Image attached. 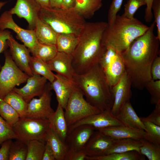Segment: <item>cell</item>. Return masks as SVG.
I'll use <instances>...</instances> for the list:
<instances>
[{
    "mask_svg": "<svg viewBox=\"0 0 160 160\" xmlns=\"http://www.w3.org/2000/svg\"><path fill=\"white\" fill-rule=\"evenodd\" d=\"M155 26L154 21L143 34L120 53L132 87L139 90H143L145 84L152 79L151 67L160 53V40L154 34Z\"/></svg>",
    "mask_w": 160,
    "mask_h": 160,
    "instance_id": "obj_1",
    "label": "cell"
},
{
    "mask_svg": "<svg viewBox=\"0 0 160 160\" xmlns=\"http://www.w3.org/2000/svg\"><path fill=\"white\" fill-rule=\"evenodd\" d=\"M107 25V23L103 21L86 23L72 55L76 73L83 74L99 63L106 49L102 39Z\"/></svg>",
    "mask_w": 160,
    "mask_h": 160,
    "instance_id": "obj_2",
    "label": "cell"
},
{
    "mask_svg": "<svg viewBox=\"0 0 160 160\" xmlns=\"http://www.w3.org/2000/svg\"><path fill=\"white\" fill-rule=\"evenodd\" d=\"M73 81L90 104L101 111L111 110L113 103L111 87L99 63L83 74L75 73Z\"/></svg>",
    "mask_w": 160,
    "mask_h": 160,
    "instance_id": "obj_3",
    "label": "cell"
},
{
    "mask_svg": "<svg viewBox=\"0 0 160 160\" xmlns=\"http://www.w3.org/2000/svg\"><path fill=\"white\" fill-rule=\"evenodd\" d=\"M149 27L135 18L129 19L117 15L112 23H107L103 35V44L105 47L122 52Z\"/></svg>",
    "mask_w": 160,
    "mask_h": 160,
    "instance_id": "obj_4",
    "label": "cell"
},
{
    "mask_svg": "<svg viewBox=\"0 0 160 160\" xmlns=\"http://www.w3.org/2000/svg\"><path fill=\"white\" fill-rule=\"evenodd\" d=\"M39 18L57 33L71 34L79 36L86 22L74 8H41Z\"/></svg>",
    "mask_w": 160,
    "mask_h": 160,
    "instance_id": "obj_5",
    "label": "cell"
},
{
    "mask_svg": "<svg viewBox=\"0 0 160 160\" xmlns=\"http://www.w3.org/2000/svg\"><path fill=\"white\" fill-rule=\"evenodd\" d=\"M12 127L17 139L26 142L33 140L45 141L51 129L49 121L46 118H20Z\"/></svg>",
    "mask_w": 160,
    "mask_h": 160,
    "instance_id": "obj_6",
    "label": "cell"
},
{
    "mask_svg": "<svg viewBox=\"0 0 160 160\" xmlns=\"http://www.w3.org/2000/svg\"><path fill=\"white\" fill-rule=\"evenodd\" d=\"M81 90L76 85L64 109V113L68 127L90 116L101 111L84 98Z\"/></svg>",
    "mask_w": 160,
    "mask_h": 160,
    "instance_id": "obj_7",
    "label": "cell"
},
{
    "mask_svg": "<svg viewBox=\"0 0 160 160\" xmlns=\"http://www.w3.org/2000/svg\"><path fill=\"white\" fill-rule=\"evenodd\" d=\"M4 65L0 71V99L12 91L16 86L26 82L29 77L15 64L9 52H4Z\"/></svg>",
    "mask_w": 160,
    "mask_h": 160,
    "instance_id": "obj_8",
    "label": "cell"
},
{
    "mask_svg": "<svg viewBox=\"0 0 160 160\" xmlns=\"http://www.w3.org/2000/svg\"><path fill=\"white\" fill-rule=\"evenodd\" d=\"M100 63L111 87L116 84L125 72L120 52L106 47Z\"/></svg>",
    "mask_w": 160,
    "mask_h": 160,
    "instance_id": "obj_9",
    "label": "cell"
},
{
    "mask_svg": "<svg viewBox=\"0 0 160 160\" xmlns=\"http://www.w3.org/2000/svg\"><path fill=\"white\" fill-rule=\"evenodd\" d=\"M12 14L6 11L0 16V30L10 29L15 32L19 39L31 53L38 42L33 30L25 29L14 21Z\"/></svg>",
    "mask_w": 160,
    "mask_h": 160,
    "instance_id": "obj_10",
    "label": "cell"
},
{
    "mask_svg": "<svg viewBox=\"0 0 160 160\" xmlns=\"http://www.w3.org/2000/svg\"><path fill=\"white\" fill-rule=\"evenodd\" d=\"M50 82H47L42 95L33 98L28 103L25 117L49 119L54 111L51 105L52 93Z\"/></svg>",
    "mask_w": 160,
    "mask_h": 160,
    "instance_id": "obj_11",
    "label": "cell"
},
{
    "mask_svg": "<svg viewBox=\"0 0 160 160\" xmlns=\"http://www.w3.org/2000/svg\"><path fill=\"white\" fill-rule=\"evenodd\" d=\"M131 87L130 79L125 71L118 82L111 87L113 103L111 112L114 116L116 115L126 103L130 102Z\"/></svg>",
    "mask_w": 160,
    "mask_h": 160,
    "instance_id": "obj_12",
    "label": "cell"
},
{
    "mask_svg": "<svg viewBox=\"0 0 160 160\" xmlns=\"http://www.w3.org/2000/svg\"><path fill=\"white\" fill-rule=\"evenodd\" d=\"M83 125L90 126L95 130L113 126L124 125L112 114L111 110H106L90 116L69 126L68 132Z\"/></svg>",
    "mask_w": 160,
    "mask_h": 160,
    "instance_id": "obj_13",
    "label": "cell"
},
{
    "mask_svg": "<svg viewBox=\"0 0 160 160\" xmlns=\"http://www.w3.org/2000/svg\"><path fill=\"white\" fill-rule=\"evenodd\" d=\"M41 9L36 0H17L15 5L9 11L12 15L25 19L29 29L33 30Z\"/></svg>",
    "mask_w": 160,
    "mask_h": 160,
    "instance_id": "obj_14",
    "label": "cell"
},
{
    "mask_svg": "<svg viewBox=\"0 0 160 160\" xmlns=\"http://www.w3.org/2000/svg\"><path fill=\"white\" fill-rule=\"evenodd\" d=\"M7 43L9 47V52L15 64L29 76H32L29 65L31 56L29 49L23 44H20L16 41L11 34Z\"/></svg>",
    "mask_w": 160,
    "mask_h": 160,
    "instance_id": "obj_15",
    "label": "cell"
},
{
    "mask_svg": "<svg viewBox=\"0 0 160 160\" xmlns=\"http://www.w3.org/2000/svg\"><path fill=\"white\" fill-rule=\"evenodd\" d=\"M95 130L90 126L83 125L69 132L65 141L69 151L76 152L84 149Z\"/></svg>",
    "mask_w": 160,
    "mask_h": 160,
    "instance_id": "obj_16",
    "label": "cell"
},
{
    "mask_svg": "<svg viewBox=\"0 0 160 160\" xmlns=\"http://www.w3.org/2000/svg\"><path fill=\"white\" fill-rule=\"evenodd\" d=\"M47 80L39 75L29 76L26 84L20 88L15 87L12 91L20 96L28 103L35 96L40 97L43 93Z\"/></svg>",
    "mask_w": 160,
    "mask_h": 160,
    "instance_id": "obj_17",
    "label": "cell"
},
{
    "mask_svg": "<svg viewBox=\"0 0 160 160\" xmlns=\"http://www.w3.org/2000/svg\"><path fill=\"white\" fill-rule=\"evenodd\" d=\"M115 140V139L105 135L97 130L94 132L84 149L88 156L105 155Z\"/></svg>",
    "mask_w": 160,
    "mask_h": 160,
    "instance_id": "obj_18",
    "label": "cell"
},
{
    "mask_svg": "<svg viewBox=\"0 0 160 160\" xmlns=\"http://www.w3.org/2000/svg\"><path fill=\"white\" fill-rule=\"evenodd\" d=\"M47 63L52 71L73 81L76 73L72 65V55L58 52L56 56Z\"/></svg>",
    "mask_w": 160,
    "mask_h": 160,
    "instance_id": "obj_19",
    "label": "cell"
},
{
    "mask_svg": "<svg viewBox=\"0 0 160 160\" xmlns=\"http://www.w3.org/2000/svg\"><path fill=\"white\" fill-rule=\"evenodd\" d=\"M54 76V80L50 83V88L55 92L58 104L64 109L76 85L73 81L57 74Z\"/></svg>",
    "mask_w": 160,
    "mask_h": 160,
    "instance_id": "obj_20",
    "label": "cell"
},
{
    "mask_svg": "<svg viewBox=\"0 0 160 160\" xmlns=\"http://www.w3.org/2000/svg\"><path fill=\"white\" fill-rule=\"evenodd\" d=\"M98 130L102 134L115 140L130 138L140 140L144 138L146 134L144 130L124 125L113 126Z\"/></svg>",
    "mask_w": 160,
    "mask_h": 160,
    "instance_id": "obj_21",
    "label": "cell"
},
{
    "mask_svg": "<svg viewBox=\"0 0 160 160\" xmlns=\"http://www.w3.org/2000/svg\"><path fill=\"white\" fill-rule=\"evenodd\" d=\"M116 117L125 126L146 130L143 122L137 115L130 102H127L122 106Z\"/></svg>",
    "mask_w": 160,
    "mask_h": 160,
    "instance_id": "obj_22",
    "label": "cell"
},
{
    "mask_svg": "<svg viewBox=\"0 0 160 160\" xmlns=\"http://www.w3.org/2000/svg\"><path fill=\"white\" fill-rule=\"evenodd\" d=\"M64 109L58 104L56 110L48 119L51 128L63 141L66 140L68 133V127L65 117Z\"/></svg>",
    "mask_w": 160,
    "mask_h": 160,
    "instance_id": "obj_23",
    "label": "cell"
},
{
    "mask_svg": "<svg viewBox=\"0 0 160 160\" xmlns=\"http://www.w3.org/2000/svg\"><path fill=\"white\" fill-rule=\"evenodd\" d=\"M33 30L39 42L48 45H56L58 33L39 17Z\"/></svg>",
    "mask_w": 160,
    "mask_h": 160,
    "instance_id": "obj_24",
    "label": "cell"
},
{
    "mask_svg": "<svg viewBox=\"0 0 160 160\" xmlns=\"http://www.w3.org/2000/svg\"><path fill=\"white\" fill-rule=\"evenodd\" d=\"M45 141L50 145L55 160H65L69 151L68 147L65 142L51 128L47 135Z\"/></svg>",
    "mask_w": 160,
    "mask_h": 160,
    "instance_id": "obj_25",
    "label": "cell"
},
{
    "mask_svg": "<svg viewBox=\"0 0 160 160\" xmlns=\"http://www.w3.org/2000/svg\"><path fill=\"white\" fill-rule=\"evenodd\" d=\"M102 5V0H76L73 8L84 19L90 18Z\"/></svg>",
    "mask_w": 160,
    "mask_h": 160,
    "instance_id": "obj_26",
    "label": "cell"
},
{
    "mask_svg": "<svg viewBox=\"0 0 160 160\" xmlns=\"http://www.w3.org/2000/svg\"><path fill=\"white\" fill-rule=\"evenodd\" d=\"M141 145L140 140L130 138L115 140L105 155L113 153H124L132 150L140 153Z\"/></svg>",
    "mask_w": 160,
    "mask_h": 160,
    "instance_id": "obj_27",
    "label": "cell"
},
{
    "mask_svg": "<svg viewBox=\"0 0 160 160\" xmlns=\"http://www.w3.org/2000/svg\"><path fill=\"white\" fill-rule=\"evenodd\" d=\"M79 41V36L71 34L58 33L56 46L58 52L72 55Z\"/></svg>",
    "mask_w": 160,
    "mask_h": 160,
    "instance_id": "obj_28",
    "label": "cell"
},
{
    "mask_svg": "<svg viewBox=\"0 0 160 160\" xmlns=\"http://www.w3.org/2000/svg\"><path fill=\"white\" fill-rule=\"evenodd\" d=\"M87 160H145L144 156L138 151L132 150L121 153H113L102 156H87Z\"/></svg>",
    "mask_w": 160,
    "mask_h": 160,
    "instance_id": "obj_29",
    "label": "cell"
},
{
    "mask_svg": "<svg viewBox=\"0 0 160 160\" xmlns=\"http://www.w3.org/2000/svg\"><path fill=\"white\" fill-rule=\"evenodd\" d=\"M29 65L33 75H39L51 83L54 79L55 74L50 69L47 63L41 59L31 56Z\"/></svg>",
    "mask_w": 160,
    "mask_h": 160,
    "instance_id": "obj_30",
    "label": "cell"
},
{
    "mask_svg": "<svg viewBox=\"0 0 160 160\" xmlns=\"http://www.w3.org/2000/svg\"><path fill=\"white\" fill-rule=\"evenodd\" d=\"M57 52L56 45L43 44L38 41L31 53L33 56L47 63L52 60Z\"/></svg>",
    "mask_w": 160,
    "mask_h": 160,
    "instance_id": "obj_31",
    "label": "cell"
},
{
    "mask_svg": "<svg viewBox=\"0 0 160 160\" xmlns=\"http://www.w3.org/2000/svg\"><path fill=\"white\" fill-rule=\"evenodd\" d=\"M3 99L17 112L20 118L25 117L28 103L19 95L12 91Z\"/></svg>",
    "mask_w": 160,
    "mask_h": 160,
    "instance_id": "obj_32",
    "label": "cell"
},
{
    "mask_svg": "<svg viewBox=\"0 0 160 160\" xmlns=\"http://www.w3.org/2000/svg\"><path fill=\"white\" fill-rule=\"evenodd\" d=\"M45 141L33 140L27 142V153L25 160H42Z\"/></svg>",
    "mask_w": 160,
    "mask_h": 160,
    "instance_id": "obj_33",
    "label": "cell"
},
{
    "mask_svg": "<svg viewBox=\"0 0 160 160\" xmlns=\"http://www.w3.org/2000/svg\"><path fill=\"white\" fill-rule=\"evenodd\" d=\"M27 153V142L16 139L11 145L9 160H25Z\"/></svg>",
    "mask_w": 160,
    "mask_h": 160,
    "instance_id": "obj_34",
    "label": "cell"
},
{
    "mask_svg": "<svg viewBox=\"0 0 160 160\" xmlns=\"http://www.w3.org/2000/svg\"><path fill=\"white\" fill-rule=\"evenodd\" d=\"M0 116L11 126L19 119L17 112L3 99H0Z\"/></svg>",
    "mask_w": 160,
    "mask_h": 160,
    "instance_id": "obj_35",
    "label": "cell"
},
{
    "mask_svg": "<svg viewBox=\"0 0 160 160\" xmlns=\"http://www.w3.org/2000/svg\"><path fill=\"white\" fill-rule=\"evenodd\" d=\"M141 145L140 153L149 160H160V146H158L144 138L140 140Z\"/></svg>",
    "mask_w": 160,
    "mask_h": 160,
    "instance_id": "obj_36",
    "label": "cell"
},
{
    "mask_svg": "<svg viewBox=\"0 0 160 160\" xmlns=\"http://www.w3.org/2000/svg\"><path fill=\"white\" fill-rule=\"evenodd\" d=\"M142 121L146 128L144 139L160 146V126L148 121Z\"/></svg>",
    "mask_w": 160,
    "mask_h": 160,
    "instance_id": "obj_37",
    "label": "cell"
},
{
    "mask_svg": "<svg viewBox=\"0 0 160 160\" xmlns=\"http://www.w3.org/2000/svg\"><path fill=\"white\" fill-rule=\"evenodd\" d=\"M145 88L151 95V104L156 105L160 102V80L151 79L145 84Z\"/></svg>",
    "mask_w": 160,
    "mask_h": 160,
    "instance_id": "obj_38",
    "label": "cell"
},
{
    "mask_svg": "<svg viewBox=\"0 0 160 160\" xmlns=\"http://www.w3.org/2000/svg\"><path fill=\"white\" fill-rule=\"evenodd\" d=\"M144 5H146L145 0H128L124 5V12L121 15L124 18L133 19L139 8Z\"/></svg>",
    "mask_w": 160,
    "mask_h": 160,
    "instance_id": "obj_39",
    "label": "cell"
},
{
    "mask_svg": "<svg viewBox=\"0 0 160 160\" xmlns=\"http://www.w3.org/2000/svg\"><path fill=\"white\" fill-rule=\"evenodd\" d=\"M17 139L12 127L0 116V145L6 140Z\"/></svg>",
    "mask_w": 160,
    "mask_h": 160,
    "instance_id": "obj_40",
    "label": "cell"
},
{
    "mask_svg": "<svg viewBox=\"0 0 160 160\" xmlns=\"http://www.w3.org/2000/svg\"><path fill=\"white\" fill-rule=\"evenodd\" d=\"M123 0H112L108 11V24H111L114 21L117 13L121 9Z\"/></svg>",
    "mask_w": 160,
    "mask_h": 160,
    "instance_id": "obj_41",
    "label": "cell"
},
{
    "mask_svg": "<svg viewBox=\"0 0 160 160\" xmlns=\"http://www.w3.org/2000/svg\"><path fill=\"white\" fill-rule=\"evenodd\" d=\"M157 27L156 36L160 40V0H153L151 7Z\"/></svg>",
    "mask_w": 160,
    "mask_h": 160,
    "instance_id": "obj_42",
    "label": "cell"
},
{
    "mask_svg": "<svg viewBox=\"0 0 160 160\" xmlns=\"http://www.w3.org/2000/svg\"><path fill=\"white\" fill-rule=\"evenodd\" d=\"M152 112L146 117H141L142 121H148L160 126V102L155 105Z\"/></svg>",
    "mask_w": 160,
    "mask_h": 160,
    "instance_id": "obj_43",
    "label": "cell"
},
{
    "mask_svg": "<svg viewBox=\"0 0 160 160\" xmlns=\"http://www.w3.org/2000/svg\"><path fill=\"white\" fill-rule=\"evenodd\" d=\"M152 79L160 80V57L157 56L153 61L151 69Z\"/></svg>",
    "mask_w": 160,
    "mask_h": 160,
    "instance_id": "obj_44",
    "label": "cell"
},
{
    "mask_svg": "<svg viewBox=\"0 0 160 160\" xmlns=\"http://www.w3.org/2000/svg\"><path fill=\"white\" fill-rule=\"evenodd\" d=\"M12 140H8L4 141L0 148V160H9V153Z\"/></svg>",
    "mask_w": 160,
    "mask_h": 160,
    "instance_id": "obj_45",
    "label": "cell"
},
{
    "mask_svg": "<svg viewBox=\"0 0 160 160\" xmlns=\"http://www.w3.org/2000/svg\"><path fill=\"white\" fill-rule=\"evenodd\" d=\"M11 35V32L8 30H0V53L4 51L8 46L7 41Z\"/></svg>",
    "mask_w": 160,
    "mask_h": 160,
    "instance_id": "obj_46",
    "label": "cell"
},
{
    "mask_svg": "<svg viewBox=\"0 0 160 160\" xmlns=\"http://www.w3.org/2000/svg\"><path fill=\"white\" fill-rule=\"evenodd\" d=\"M87 156L84 149L76 152L69 151L65 160H84Z\"/></svg>",
    "mask_w": 160,
    "mask_h": 160,
    "instance_id": "obj_47",
    "label": "cell"
},
{
    "mask_svg": "<svg viewBox=\"0 0 160 160\" xmlns=\"http://www.w3.org/2000/svg\"><path fill=\"white\" fill-rule=\"evenodd\" d=\"M146 6L145 11L144 19L147 23L151 22L153 18L152 5L153 0H145Z\"/></svg>",
    "mask_w": 160,
    "mask_h": 160,
    "instance_id": "obj_48",
    "label": "cell"
},
{
    "mask_svg": "<svg viewBox=\"0 0 160 160\" xmlns=\"http://www.w3.org/2000/svg\"><path fill=\"white\" fill-rule=\"evenodd\" d=\"M55 160V159L53 152L49 144L47 142H46L42 160Z\"/></svg>",
    "mask_w": 160,
    "mask_h": 160,
    "instance_id": "obj_49",
    "label": "cell"
},
{
    "mask_svg": "<svg viewBox=\"0 0 160 160\" xmlns=\"http://www.w3.org/2000/svg\"><path fill=\"white\" fill-rule=\"evenodd\" d=\"M76 0H62L61 8L69 9L73 8Z\"/></svg>",
    "mask_w": 160,
    "mask_h": 160,
    "instance_id": "obj_50",
    "label": "cell"
},
{
    "mask_svg": "<svg viewBox=\"0 0 160 160\" xmlns=\"http://www.w3.org/2000/svg\"><path fill=\"white\" fill-rule=\"evenodd\" d=\"M40 5L41 8L50 7V0H36Z\"/></svg>",
    "mask_w": 160,
    "mask_h": 160,
    "instance_id": "obj_51",
    "label": "cell"
},
{
    "mask_svg": "<svg viewBox=\"0 0 160 160\" xmlns=\"http://www.w3.org/2000/svg\"><path fill=\"white\" fill-rule=\"evenodd\" d=\"M62 1V0H50V7L61 8Z\"/></svg>",
    "mask_w": 160,
    "mask_h": 160,
    "instance_id": "obj_52",
    "label": "cell"
},
{
    "mask_svg": "<svg viewBox=\"0 0 160 160\" xmlns=\"http://www.w3.org/2000/svg\"><path fill=\"white\" fill-rule=\"evenodd\" d=\"M8 2V1H0V10Z\"/></svg>",
    "mask_w": 160,
    "mask_h": 160,
    "instance_id": "obj_53",
    "label": "cell"
}]
</instances>
